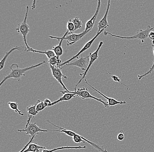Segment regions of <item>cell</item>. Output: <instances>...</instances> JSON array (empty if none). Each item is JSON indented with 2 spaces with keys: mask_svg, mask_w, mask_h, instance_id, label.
<instances>
[{
  "mask_svg": "<svg viewBox=\"0 0 154 152\" xmlns=\"http://www.w3.org/2000/svg\"><path fill=\"white\" fill-rule=\"evenodd\" d=\"M46 63V61L44 60L43 62L38 63L36 65H32V66L24 68V69H21L19 68L18 64H16V63H14V64H11L10 67V69L11 70L10 73L6 76L4 77L3 79L0 83V86H2V85L8 79L12 78L16 80L19 81L20 78L26 76L25 73L27 71L35 69V68H37Z\"/></svg>",
  "mask_w": 154,
  "mask_h": 152,
  "instance_id": "6da1fadb",
  "label": "cell"
},
{
  "mask_svg": "<svg viewBox=\"0 0 154 152\" xmlns=\"http://www.w3.org/2000/svg\"><path fill=\"white\" fill-rule=\"evenodd\" d=\"M153 29V28L151 27L150 25L147 26V28L144 30L140 29L137 32V33L133 36H130V37H123V36H119L115 35L112 34L111 33L108 32H104V34L105 36L109 35L112 37H116V38H120L121 39H140L141 41V43L144 42V39L149 37V35L150 32L152 31V30Z\"/></svg>",
  "mask_w": 154,
  "mask_h": 152,
  "instance_id": "7a4b0ae2",
  "label": "cell"
},
{
  "mask_svg": "<svg viewBox=\"0 0 154 152\" xmlns=\"http://www.w3.org/2000/svg\"><path fill=\"white\" fill-rule=\"evenodd\" d=\"M29 10V7L27 6L26 15H25L23 21L22 23H19L16 28V31L23 36L24 43L26 45L27 50H31V49H33L29 47L27 42V36L28 34L30 31L29 26L27 23V19L28 15Z\"/></svg>",
  "mask_w": 154,
  "mask_h": 152,
  "instance_id": "3957f363",
  "label": "cell"
},
{
  "mask_svg": "<svg viewBox=\"0 0 154 152\" xmlns=\"http://www.w3.org/2000/svg\"><path fill=\"white\" fill-rule=\"evenodd\" d=\"M60 93H62V94H64L65 93H74L76 95V96L77 97H80L82 99H87V98H90V99H94V100H96L97 101L100 102L101 103L103 104L104 106L106 108H109L110 107L109 106L107 102L103 101V100H101L100 99H99L96 98V97H94V96H92L89 93V91L88 89L87 88H78L76 91H60Z\"/></svg>",
  "mask_w": 154,
  "mask_h": 152,
  "instance_id": "277c9868",
  "label": "cell"
},
{
  "mask_svg": "<svg viewBox=\"0 0 154 152\" xmlns=\"http://www.w3.org/2000/svg\"><path fill=\"white\" fill-rule=\"evenodd\" d=\"M103 41H101L100 44H99V46H98V48H97V49H96V51H94V52L90 53L89 54V59L90 60H89V64H88V67L86 71H85V73L83 74V76L82 78L80 80L79 82L76 85L75 88V91H76L77 86L80 83V82H81L82 80L83 79L85 78L87 74L88 71L90 70L91 66H92L94 62L96 60L98 59V57H99V51H100V49L102 46H103Z\"/></svg>",
  "mask_w": 154,
  "mask_h": 152,
  "instance_id": "5b68a950",
  "label": "cell"
},
{
  "mask_svg": "<svg viewBox=\"0 0 154 152\" xmlns=\"http://www.w3.org/2000/svg\"><path fill=\"white\" fill-rule=\"evenodd\" d=\"M19 132H26V134L28 135L30 138H32L35 135L38 134L40 132H47L49 131L48 130L43 129L38 126L35 123H30L26 126V129H18Z\"/></svg>",
  "mask_w": 154,
  "mask_h": 152,
  "instance_id": "8992f818",
  "label": "cell"
},
{
  "mask_svg": "<svg viewBox=\"0 0 154 152\" xmlns=\"http://www.w3.org/2000/svg\"><path fill=\"white\" fill-rule=\"evenodd\" d=\"M105 29L102 30H101L100 32L97 33V34H96V35L93 38H92V39H91V40H89V41H88L87 43H86V44H85V45L83 46V47L82 48L81 50L80 51L77 53L76 55L74 56L73 57H72V58H71V59L68 60L67 61H65L64 63H62V64H60V66H59L58 67H57L60 68H62L63 66H64V65H66V64L70 63V62H71V61H72V60H75V59H76V58H78V57H79V56L81 54L83 53L85 51L87 50H88V49H89L91 48V45L93 44V42H94V41L96 40L97 37H98V36H99L100 35V34Z\"/></svg>",
  "mask_w": 154,
  "mask_h": 152,
  "instance_id": "52a82bcc",
  "label": "cell"
},
{
  "mask_svg": "<svg viewBox=\"0 0 154 152\" xmlns=\"http://www.w3.org/2000/svg\"><path fill=\"white\" fill-rule=\"evenodd\" d=\"M49 66H50V69H51V71L52 74L53 76L54 77V78L58 82L60 83V84L61 85L63 88L65 89V91H67V92L69 91V90L67 89V87L65 86L62 81L63 78L65 79H67V76L62 73L61 70V68H58V67H56V66H52L51 65H49Z\"/></svg>",
  "mask_w": 154,
  "mask_h": 152,
  "instance_id": "ba28073f",
  "label": "cell"
},
{
  "mask_svg": "<svg viewBox=\"0 0 154 152\" xmlns=\"http://www.w3.org/2000/svg\"><path fill=\"white\" fill-rule=\"evenodd\" d=\"M91 30H89L85 32L84 31L82 33L79 34H67L65 36L64 38V40H67V46L72 45L79 41L80 39H82L84 37L85 35L88 34V33H91Z\"/></svg>",
  "mask_w": 154,
  "mask_h": 152,
  "instance_id": "9c48e42d",
  "label": "cell"
},
{
  "mask_svg": "<svg viewBox=\"0 0 154 152\" xmlns=\"http://www.w3.org/2000/svg\"><path fill=\"white\" fill-rule=\"evenodd\" d=\"M89 60L90 59H89V56L86 57H83V56H82L81 57L80 59L77 60L72 63H68L65 65L76 66L81 69L82 71H86L89 64Z\"/></svg>",
  "mask_w": 154,
  "mask_h": 152,
  "instance_id": "30bf717a",
  "label": "cell"
},
{
  "mask_svg": "<svg viewBox=\"0 0 154 152\" xmlns=\"http://www.w3.org/2000/svg\"><path fill=\"white\" fill-rule=\"evenodd\" d=\"M110 7V1H108L107 6L105 14L104 15L103 18L101 19L100 21L98 24V32L97 33L100 32L102 30L105 29L109 26L108 22L107 17L109 12Z\"/></svg>",
  "mask_w": 154,
  "mask_h": 152,
  "instance_id": "8fae6325",
  "label": "cell"
},
{
  "mask_svg": "<svg viewBox=\"0 0 154 152\" xmlns=\"http://www.w3.org/2000/svg\"><path fill=\"white\" fill-rule=\"evenodd\" d=\"M68 31H66L63 36L62 37H56L54 36H49L48 37L51 38V39H57L58 40H60L59 44L58 45H55L54 47H53L52 51L54 52L56 56L60 57L63 54V50L62 48V43L63 40H64V38L65 36L68 34Z\"/></svg>",
  "mask_w": 154,
  "mask_h": 152,
  "instance_id": "7c38bea8",
  "label": "cell"
},
{
  "mask_svg": "<svg viewBox=\"0 0 154 152\" xmlns=\"http://www.w3.org/2000/svg\"><path fill=\"white\" fill-rule=\"evenodd\" d=\"M101 5V1L100 0H99V1H98V5H97L96 12H95V14L93 15V17L87 22L86 24H85V29L84 31L86 32L89 30H91L93 29V26H94V24H95V22H96V19H97V16H98V14L99 13Z\"/></svg>",
  "mask_w": 154,
  "mask_h": 152,
  "instance_id": "4fadbf2b",
  "label": "cell"
},
{
  "mask_svg": "<svg viewBox=\"0 0 154 152\" xmlns=\"http://www.w3.org/2000/svg\"><path fill=\"white\" fill-rule=\"evenodd\" d=\"M85 82L89 86L93 88L94 90L96 91L97 93H100L101 96L103 97L104 98H105L107 100V103L108 104L109 106V107L110 106H113L116 105L118 104H120V105H123V104H126V101H117V100H115V99L113 98H108V97H107V96H105V95H104L101 92L99 91V90L96 89V88H94V87L91 85L88 82L87 80L86 79H85Z\"/></svg>",
  "mask_w": 154,
  "mask_h": 152,
  "instance_id": "5bb4252c",
  "label": "cell"
},
{
  "mask_svg": "<svg viewBox=\"0 0 154 152\" xmlns=\"http://www.w3.org/2000/svg\"><path fill=\"white\" fill-rule=\"evenodd\" d=\"M17 50V51H19L23 52L26 51L27 49L26 47H24V46H16V47L13 48L11 49L9 51L7 52L5 54V56L1 60V62H0V70H2L4 69L5 67V64L6 61V60L7 59L8 57L9 56L10 54L13 51Z\"/></svg>",
  "mask_w": 154,
  "mask_h": 152,
  "instance_id": "9a60e30c",
  "label": "cell"
},
{
  "mask_svg": "<svg viewBox=\"0 0 154 152\" xmlns=\"http://www.w3.org/2000/svg\"><path fill=\"white\" fill-rule=\"evenodd\" d=\"M27 115L28 117V119L27 121V124L26 126H27L28 125L31 123V121L33 120L34 117L36 116V114H38V112L36 110V105H34L29 106L27 107Z\"/></svg>",
  "mask_w": 154,
  "mask_h": 152,
  "instance_id": "2e32d148",
  "label": "cell"
},
{
  "mask_svg": "<svg viewBox=\"0 0 154 152\" xmlns=\"http://www.w3.org/2000/svg\"><path fill=\"white\" fill-rule=\"evenodd\" d=\"M76 95L74 93H65L63 94L62 97H60L57 101H54L51 104L50 107H52L55 105L60 102L65 101H70L73 98H75Z\"/></svg>",
  "mask_w": 154,
  "mask_h": 152,
  "instance_id": "e0dca14e",
  "label": "cell"
},
{
  "mask_svg": "<svg viewBox=\"0 0 154 152\" xmlns=\"http://www.w3.org/2000/svg\"><path fill=\"white\" fill-rule=\"evenodd\" d=\"M26 52H32L33 53H36L42 54H44L46 55L48 57V60L55 56L54 53L53 51L52 50H48L46 51H37V50H34V49H32L31 50H27Z\"/></svg>",
  "mask_w": 154,
  "mask_h": 152,
  "instance_id": "ac0fdd59",
  "label": "cell"
},
{
  "mask_svg": "<svg viewBox=\"0 0 154 152\" xmlns=\"http://www.w3.org/2000/svg\"><path fill=\"white\" fill-rule=\"evenodd\" d=\"M86 148V146H77V147H69V146H66V147H62L55 148L52 150H48L47 149L43 150L42 152H54L56 151L59 150H64V149H85Z\"/></svg>",
  "mask_w": 154,
  "mask_h": 152,
  "instance_id": "d6986e66",
  "label": "cell"
},
{
  "mask_svg": "<svg viewBox=\"0 0 154 152\" xmlns=\"http://www.w3.org/2000/svg\"><path fill=\"white\" fill-rule=\"evenodd\" d=\"M38 149L45 150V149H47V148H46V147L39 146L36 143H32L31 142L27 148L24 151V152H34Z\"/></svg>",
  "mask_w": 154,
  "mask_h": 152,
  "instance_id": "ffe728a7",
  "label": "cell"
},
{
  "mask_svg": "<svg viewBox=\"0 0 154 152\" xmlns=\"http://www.w3.org/2000/svg\"><path fill=\"white\" fill-rule=\"evenodd\" d=\"M48 63H49V65L56 66V67H58L62 63L60 57L55 55L49 60Z\"/></svg>",
  "mask_w": 154,
  "mask_h": 152,
  "instance_id": "44dd1931",
  "label": "cell"
},
{
  "mask_svg": "<svg viewBox=\"0 0 154 152\" xmlns=\"http://www.w3.org/2000/svg\"><path fill=\"white\" fill-rule=\"evenodd\" d=\"M8 105L9 106L10 108L12 110H14L16 113H19V115L21 116H23L24 114L22 113L21 111L18 108V104L16 102H9L8 103Z\"/></svg>",
  "mask_w": 154,
  "mask_h": 152,
  "instance_id": "7402d4cb",
  "label": "cell"
},
{
  "mask_svg": "<svg viewBox=\"0 0 154 152\" xmlns=\"http://www.w3.org/2000/svg\"><path fill=\"white\" fill-rule=\"evenodd\" d=\"M152 48H153V54H154V61L153 63L152 66V67L150 68V70L148 71L147 73H145L144 74L142 75H138V80H140V79H141L143 77H144L146 76H148V75H149V74H152L153 72H154V41H152Z\"/></svg>",
  "mask_w": 154,
  "mask_h": 152,
  "instance_id": "603a6c76",
  "label": "cell"
},
{
  "mask_svg": "<svg viewBox=\"0 0 154 152\" xmlns=\"http://www.w3.org/2000/svg\"><path fill=\"white\" fill-rule=\"evenodd\" d=\"M72 21L75 26V31L82 28V23L81 20L79 17H75L73 20H72Z\"/></svg>",
  "mask_w": 154,
  "mask_h": 152,
  "instance_id": "cb8c5ba5",
  "label": "cell"
},
{
  "mask_svg": "<svg viewBox=\"0 0 154 152\" xmlns=\"http://www.w3.org/2000/svg\"><path fill=\"white\" fill-rule=\"evenodd\" d=\"M67 31H68V34H73L75 31V27L74 23L72 22V20H69L67 23Z\"/></svg>",
  "mask_w": 154,
  "mask_h": 152,
  "instance_id": "d4e9b609",
  "label": "cell"
},
{
  "mask_svg": "<svg viewBox=\"0 0 154 152\" xmlns=\"http://www.w3.org/2000/svg\"><path fill=\"white\" fill-rule=\"evenodd\" d=\"M36 105V110L38 113L43 110L47 107L45 105V104L43 101H40L39 100L37 101V102L35 104Z\"/></svg>",
  "mask_w": 154,
  "mask_h": 152,
  "instance_id": "484cf974",
  "label": "cell"
},
{
  "mask_svg": "<svg viewBox=\"0 0 154 152\" xmlns=\"http://www.w3.org/2000/svg\"><path fill=\"white\" fill-rule=\"evenodd\" d=\"M73 140L74 142L77 143H81L83 142L85 143V141L82 138L80 135L78 134L77 133L75 132L74 136H73Z\"/></svg>",
  "mask_w": 154,
  "mask_h": 152,
  "instance_id": "4316f807",
  "label": "cell"
},
{
  "mask_svg": "<svg viewBox=\"0 0 154 152\" xmlns=\"http://www.w3.org/2000/svg\"><path fill=\"white\" fill-rule=\"evenodd\" d=\"M111 78L113 80L114 82H119V83L122 84V85H124L125 87H127V89H129V87L128 85H126L123 83V82L121 81V80H120V79L119 77L116 76V75H112Z\"/></svg>",
  "mask_w": 154,
  "mask_h": 152,
  "instance_id": "83f0119b",
  "label": "cell"
},
{
  "mask_svg": "<svg viewBox=\"0 0 154 152\" xmlns=\"http://www.w3.org/2000/svg\"><path fill=\"white\" fill-rule=\"evenodd\" d=\"M117 138L119 141H122L125 138V134H124V131L123 130H121L119 132V133L117 135Z\"/></svg>",
  "mask_w": 154,
  "mask_h": 152,
  "instance_id": "f1b7e54d",
  "label": "cell"
},
{
  "mask_svg": "<svg viewBox=\"0 0 154 152\" xmlns=\"http://www.w3.org/2000/svg\"><path fill=\"white\" fill-rule=\"evenodd\" d=\"M35 136H34L32 138H31L30 140V141H29L28 143H27V144H26V146H25V147H24L23 148V149H22V150H21V151H20L19 152H24V151L25 150H26V149L28 147L29 145V144H30L33 141L34 138L35 137Z\"/></svg>",
  "mask_w": 154,
  "mask_h": 152,
  "instance_id": "f546056e",
  "label": "cell"
},
{
  "mask_svg": "<svg viewBox=\"0 0 154 152\" xmlns=\"http://www.w3.org/2000/svg\"><path fill=\"white\" fill-rule=\"evenodd\" d=\"M43 102H44V104H45V105H46L47 107H50L51 104L52 103L50 99H48V98H46V99H45L44 101H43Z\"/></svg>",
  "mask_w": 154,
  "mask_h": 152,
  "instance_id": "4dcf8cb0",
  "label": "cell"
},
{
  "mask_svg": "<svg viewBox=\"0 0 154 152\" xmlns=\"http://www.w3.org/2000/svg\"><path fill=\"white\" fill-rule=\"evenodd\" d=\"M149 37L150 38L151 40H152V41H154V31H151L150 32V33H149Z\"/></svg>",
  "mask_w": 154,
  "mask_h": 152,
  "instance_id": "1f68e13d",
  "label": "cell"
},
{
  "mask_svg": "<svg viewBox=\"0 0 154 152\" xmlns=\"http://www.w3.org/2000/svg\"><path fill=\"white\" fill-rule=\"evenodd\" d=\"M35 1H34L33 4V5L32 6V7L34 8H35Z\"/></svg>",
  "mask_w": 154,
  "mask_h": 152,
  "instance_id": "d6a6232c",
  "label": "cell"
}]
</instances>
